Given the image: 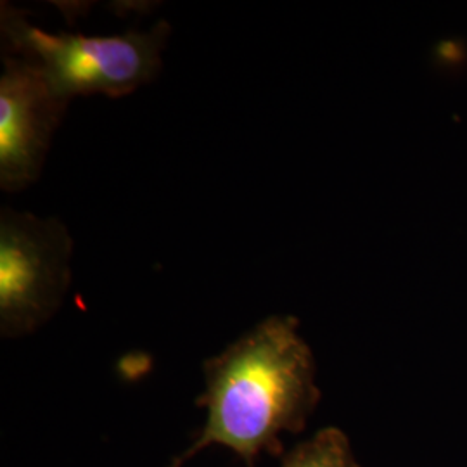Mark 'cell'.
Wrapping results in <instances>:
<instances>
[{"mask_svg":"<svg viewBox=\"0 0 467 467\" xmlns=\"http://www.w3.org/2000/svg\"><path fill=\"white\" fill-rule=\"evenodd\" d=\"M298 326V318L272 316L202 364L198 405L206 410V424L171 467H182L210 445L225 447L246 467H256L262 453H283L284 433L305 430L320 389L314 355Z\"/></svg>","mask_w":467,"mask_h":467,"instance_id":"1","label":"cell"},{"mask_svg":"<svg viewBox=\"0 0 467 467\" xmlns=\"http://www.w3.org/2000/svg\"><path fill=\"white\" fill-rule=\"evenodd\" d=\"M0 30L7 54L38 67L54 90L71 100L94 94L121 98L150 84L161 69L170 25L161 21L148 32L100 36L50 34L2 4Z\"/></svg>","mask_w":467,"mask_h":467,"instance_id":"2","label":"cell"},{"mask_svg":"<svg viewBox=\"0 0 467 467\" xmlns=\"http://www.w3.org/2000/svg\"><path fill=\"white\" fill-rule=\"evenodd\" d=\"M73 239L56 217L0 212V331L19 337L44 326L71 283Z\"/></svg>","mask_w":467,"mask_h":467,"instance_id":"3","label":"cell"},{"mask_svg":"<svg viewBox=\"0 0 467 467\" xmlns=\"http://www.w3.org/2000/svg\"><path fill=\"white\" fill-rule=\"evenodd\" d=\"M0 75V187L17 192L35 184L69 100L32 63L4 54Z\"/></svg>","mask_w":467,"mask_h":467,"instance_id":"4","label":"cell"},{"mask_svg":"<svg viewBox=\"0 0 467 467\" xmlns=\"http://www.w3.org/2000/svg\"><path fill=\"white\" fill-rule=\"evenodd\" d=\"M283 467H362L351 451L350 440L337 428H324L284 457Z\"/></svg>","mask_w":467,"mask_h":467,"instance_id":"5","label":"cell"}]
</instances>
